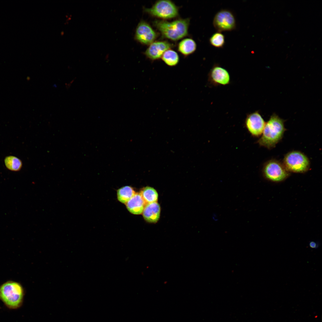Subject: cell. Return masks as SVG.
Segmentation results:
<instances>
[{
  "label": "cell",
  "instance_id": "cell-7",
  "mask_svg": "<svg viewBox=\"0 0 322 322\" xmlns=\"http://www.w3.org/2000/svg\"><path fill=\"white\" fill-rule=\"evenodd\" d=\"M215 29L220 32L230 31L236 29L237 23L235 15L231 10L222 9L215 14L213 21Z\"/></svg>",
  "mask_w": 322,
  "mask_h": 322
},
{
  "label": "cell",
  "instance_id": "cell-6",
  "mask_svg": "<svg viewBox=\"0 0 322 322\" xmlns=\"http://www.w3.org/2000/svg\"><path fill=\"white\" fill-rule=\"evenodd\" d=\"M262 173L266 179L274 182L282 181L290 174L283 163L275 159L270 160L264 163Z\"/></svg>",
  "mask_w": 322,
  "mask_h": 322
},
{
  "label": "cell",
  "instance_id": "cell-15",
  "mask_svg": "<svg viewBox=\"0 0 322 322\" xmlns=\"http://www.w3.org/2000/svg\"><path fill=\"white\" fill-rule=\"evenodd\" d=\"M135 193L131 187L129 186H124L117 190V199L120 202L125 204Z\"/></svg>",
  "mask_w": 322,
  "mask_h": 322
},
{
  "label": "cell",
  "instance_id": "cell-12",
  "mask_svg": "<svg viewBox=\"0 0 322 322\" xmlns=\"http://www.w3.org/2000/svg\"><path fill=\"white\" fill-rule=\"evenodd\" d=\"M160 208L157 202L146 204L143 212L144 218L150 223L157 222L160 218Z\"/></svg>",
  "mask_w": 322,
  "mask_h": 322
},
{
  "label": "cell",
  "instance_id": "cell-5",
  "mask_svg": "<svg viewBox=\"0 0 322 322\" xmlns=\"http://www.w3.org/2000/svg\"><path fill=\"white\" fill-rule=\"evenodd\" d=\"M144 10L152 16L163 19L175 18L179 15L178 7L169 0L157 1L151 7Z\"/></svg>",
  "mask_w": 322,
  "mask_h": 322
},
{
  "label": "cell",
  "instance_id": "cell-17",
  "mask_svg": "<svg viewBox=\"0 0 322 322\" xmlns=\"http://www.w3.org/2000/svg\"><path fill=\"white\" fill-rule=\"evenodd\" d=\"M161 58L167 65L171 66L177 65L179 60V56L177 53L171 49L166 51Z\"/></svg>",
  "mask_w": 322,
  "mask_h": 322
},
{
  "label": "cell",
  "instance_id": "cell-20",
  "mask_svg": "<svg viewBox=\"0 0 322 322\" xmlns=\"http://www.w3.org/2000/svg\"><path fill=\"white\" fill-rule=\"evenodd\" d=\"M309 246L311 248H316L317 247L318 245L315 242H312L309 243Z\"/></svg>",
  "mask_w": 322,
  "mask_h": 322
},
{
  "label": "cell",
  "instance_id": "cell-1",
  "mask_svg": "<svg viewBox=\"0 0 322 322\" xmlns=\"http://www.w3.org/2000/svg\"><path fill=\"white\" fill-rule=\"evenodd\" d=\"M285 121L275 113L273 114L266 122L261 136L256 143L269 149L275 148L287 130L284 126Z\"/></svg>",
  "mask_w": 322,
  "mask_h": 322
},
{
  "label": "cell",
  "instance_id": "cell-14",
  "mask_svg": "<svg viewBox=\"0 0 322 322\" xmlns=\"http://www.w3.org/2000/svg\"><path fill=\"white\" fill-rule=\"evenodd\" d=\"M197 45L195 41L192 38H185L179 43L178 50L182 55L185 56L193 53L196 50Z\"/></svg>",
  "mask_w": 322,
  "mask_h": 322
},
{
  "label": "cell",
  "instance_id": "cell-8",
  "mask_svg": "<svg viewBox=\"0 0 322 322\" xmlns=\"http://www.w3.org/2000/svg\"><path fill=\"white\" fill-rule=\"evenodd\" d=\"M266 122L258 111L247 114L244 125L253 137H258L262 134Z\"/></svg>",
  "mask_w": 322,
  "mask_h": 322
},
{
  "label": "cell",
  "instance_id": "cell-16",
  "mask_svg": "<svg viewBox=\"0 0 322 322\" xmlns=\"http://www.w3.org/2000/svg\"><path fill=\"white\" fill-rule=\"evenodd\" d=\"M146 204L157 202L158 194L154 188L146 187L141 190L140 193Z\"/></svg>",
  "mask_w": 322,
  "mask_h": 322
},
{
  "label": "cell",
  "instance_id": "cell-19",
  "mask_svg": "<svg viewBox=\"0 0 322 322\" xmlns=\"http://www.w3.org/2000/svg\"><path fill=\"white\" fill-rule=\"evenodd\" d=\"M209 41L210 44L213 47L222 48L225 44V36L221 32L217 31L211 35Z\"/></svg>",
  "mask_w": 322,
  "mask_h": 322
},
{
  "label": "cell",
  "instance_id": "cell-13",
  "mask_svg": "<svg viewBox=\"0 0 322 322\" xmlns=\"http://www.w3.org/2000/svg\"><path fill=\"white\" fill-rule=\"evenodd\" d=\"M125 205L127 209L131 213L138 215L143 213L146 204L140 193H136Z\"/></svg>",
  "mask_w": 322,
  "mask_h": 322
},
{
  "label": "cell",
  "instance_id": "cell-2",
  "mask_svg": "<svg viewBox=\"0 0 322 322\" xmlns=\"http://www.w3.org/2000/svg\"><path fill=\"white\" fill-rule=\"evenodd\" d=\"M153 23L162 37L176 41L188 35L190 19L179 18L171 21L156 20Z\"/></svg>",
  "mask_w": 322,
  "mask_h": 322
},
{
  "label": "cell",
  "instance_id": "cell-11",
  "mask_svg": "<svg viewBox=\"0 0 322 322\" xmlns=\"http://www.w3.org/2000/svg\"><path fill=\"white\" fill-rule=\"evenodd\" d=\"M174 45L166 41H155L149 45L144 53L150 59L154 61L161 58L164 52Z\"/></svg>",
  "mask_w": 322,
  "mask_h": 322
},
{
  "label": "cell",
  "instance_id": "cell-18",
  "mask_svg": "<svg viewBox=\"0 0 322 322\" xmlns=\"http://www.w3.org/2000/svg\"><path fill=\"white\" fill-rule=\"evenodd\" d=\"M4 162L6 168L13 171H18L21 169L22 163L21 161L18 157L9 156L4 159Z\"/></svg>",
  "mask_w": 322,
  "mask_h": 322
},
{
  "label": "cell",
  "instance_id": "cell-9",
  "mask_svg": "<svg viewBox=\"0 0 322 322\" xmlns=\"http://www.w3.org/2000/svg\"><path fill=\"white\" fill-rule=\"evenodd\" d=\"M228 71L217 64L213 65L208 74V83L211 86H226L230 83Z\"/></svg>",
  "mask_w": 322,
  "mask_h": 322
},
{
  "label": "cell",
  "instance_id": "cell-4",
  "mask_svg": "<svg viewBox=\"0 0 322 322\" xmlns=\"http://www.w3.org/2000/svg\"><path fill=\"white\" fill-rule=\"evenodd\" d=\"M282 163L289 172L303 173L309 169L310 163L307 156L298 151L289 152L284 156Z\"/></svg>",
  "mask_w": 322,
  "mask_h": 322
},
{
  "label": "cell",
  "instance_id": "cell-10",
  "mask_svg": "<svg viewBox=\"0 0 322 322\" xmlns=\"http://www.w3.org/2000/svg\"><path fill=\"white\" fill-rule=\"evenodd\" d=\"M158 36L157 33L146 22L142 20L136 29L135 38L140 43L148 45L154 41Z\"/></svg>",
  "mask_w": 322,
  "mask_h": 322
},
{
  "label": "cell",
  "instance_id": "cell-3",
  "mask_svg": "<svg viewBox=\"0 0 322 322\" xmlns=\"http://www.w3.org/2000/svg\"><path fill=\"white\" fill-rule=\"evenodd\" d=\"M24 296L23 288L18 282L8 281L0 286V299L9 309H15L20 307Z\"/></svg>",
  "mask_w": 322,
  "mask_h": 322
}]
</instances>
